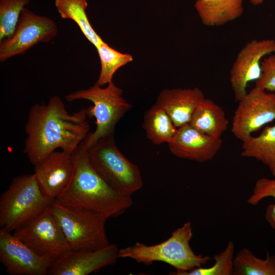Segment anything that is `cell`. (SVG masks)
Returning <instances> with one entry per match:
<instances>
[{
	"mask_svg": "<svg viewBox=\"0 0 275 275\" xmlns=\"http://www.w3.org/2000/svg\"><path fill=\"white\" fill-rule=\"evenodd\" d=\"M88 117L87 108L69 113L58 96L46 104L33 105L25 126L24 153L35 165L59 149L74 153L89 134Z\"/></svg>",
	"mask_w": 275,
	"mask_h": 275,
	"instance_id": "1",
	"label": "cell"
},
{
	"mask_svg": "<svg viewBox=\"0 0 275 275\" xmlns=\"http://www.w3.org/2000/svg\"><path fill=\"white\" fill-rule=\"evenodd\" d=\"M74 155L72 178L54 202L68 207L91 212L106 220L121 215L131 206V196L115 189L93 167L84 141Z\"/></svg>",
	"mask_w": 275,
	"mask_h": 275,
	"instance_id": "2",
	"label": "cell"
},
{
	"mask_svg": "<svg viewBox=\"0 0 275 275\" xmlns=\"http://www.w3.org/2000/svg\"><path fill=\"white\" fill-rule=\"evenodd\" d=\"M193 236L191 223L187 222L172 232L165 241L148 245L141 242L119 249L118 257L129 258L145 265L156 261L164 262L176 271L170 274L184 275L206 264L211 258L195 254L189 242Z\"/></svg>",
	"mask_w": 275,
	"mask_h": 275,
	"instance_id": "3",
	"label": "cell"
},
{
	"mask_svg": "<svg viewBox=\"0 0 275 275\" xmlns=\"http://www.w3.org/2000/svg\"><path fill=\"white\" fill-rule=\"evenodd\" d=\"M53 201L43 193L34 173L14 178L0 197L1 229L15 231L33 220Z\"/></svg>",
	"mask_w": 275,
	"mask_h": 275,
	"instance_id": "4",
	"label": "cell"
},
{
	"mask_svg": "<svg viewBox=\"0 0 275 275\" xmlns=\"http://www.w3.org/2000/svg\"><path fill=\"white\" fill-rule=\"evenodd\" d=\"M122 90L112 81L103 88L96 83L87 89L69 93L65 96L68 101L86 99L93 102L87 109L89 117L95 118L96 128L84 141L89 149L103 138L114 133L118 121L132 107L122 97Z\"/></svg>",
	"mask_w": 275,
	"mask_h": 275,
	"instance_id": "5",
	"label": "cell"
},
{
	"mask_svg": "<svg viewBox=\"0 0 275 275\" xmlns=\"http://www.w3.org/2000/svg\"><path fill=\"white\" fill-rule=\"evenodd\" d=\"M88 149L93 167L115 189L132 196L142 188L143 181L139 168L119 151L114 133L102 138Z\"/></svg>",
	"mask_w": 275,
	"mask_h": 275,
	"instance_id": "6",
	"label": "cell"
},
{
	"mask_svg": "<svg viewBox=\"0 0 275 275\" xmlns=\"http://www.w3.org/2000/svg\"><path fill=\"white\" fill-rule=\"evenodd\" d=\"M51 208L71 250H97L110 243L105 231L106 219L54 201Z\"/></svg>",
	"mask_w": 275,
	"mask_h": 275,
	"instance_id": "7",
	"label": "cell"
},
{
	"mask_svg": "<svg viewBox=\"0 0 275 275\" xmlns=\"http://www.w3.org/2000/svg\"><path fill=\"white\" fill-rule=\"evenodd\" d=\"M51 204L13 234L39 255L54 262L71 250L52 213Z\"/></svg>",
	"mask_w": 275,
	"mask_h": 275,
	"instance_id": "8",
	"label": "cell"
},
{
	"mask_svg": "<svg viewBox=\"0 0 275 275\" xmlns=\"http://www.w3.org/2000/svg\"><path fill=\"white\" fill-rule=\"evenodd\" d=\"M238 102L231 131L239 140L243 141L275 120V92L255 86Z\"/></svg>",
	"mask_w": 275,
	"mask_h": 275,
	"instance_id": "9",
	"label": "cell"
},
{
	"mask_svg": "<svg viewBox=\"0 0 275 275\" xmlns=\"http://www.w3.org/2000/svg\"><path fill=\"white\" fill-rule=\"evenodd\" d=\"M57 33V24L52 19L24 7L13 35L0 41L1 62L23 53L37 43L50 41Z\"/></svg>",
	"mask_w": 275,
	"mask_h": 275,
	"instance_id": "10",
	"label": "cell"
},
{
	"mask_svg": "<svg viewBox=\"0 0 275 275\" xmlns=\"http://www.w3.org/2000/svg\"><path fill=\"white\" fill-rule=\"evenodd\" d=\"M0 261L12 275H46L53 261L37 254L11 232L0 229Z\"/></svg>",
	"mask_w": 275,
	"mask_h": 275,
	"instance_id": "11",
	"label": "cell"
},
{
	"mask_svg": "<svg viewBox=\"0 0 275 275\" xmlns=\"http://www.w3.org/2000/svg\"><path fill=\"white\" fill-rule=\"evenodd\" d=\"M275 52V40L253 39L238 52L230 71V81L235 100L239 101L247 93L248 84L257 80L262 71L264 56Z\"/></svg>",
	"mask_w": 275,
	"mask_h": 275,
	"instance_id": "12",
	"label": "cell"
},
{
	"mask_svg": "<svg viewBox=\"0 0 275 275\" xmlns=\"http://www.w3.org/2000/svg\"><path fill=\"white\" fill-rule=\"evenodd\" d=\"M119 249L115 244L97 250L73 251L54 261L50 275H88L103 267L114 264L118 257Z\"/></svg>",
	"mask_w": 275,
	"mask_h": 275,
	"instance_id": "13",
	"label": "cell"
},
{
	"mask_svg": "<svg viewBox=\"0 0 275 275\" xmlns=\"http://www.w3.org/2000/svg\"><path fill=\"white\" fill-rule=\"evenodd\" d=\"M34 166V174L43 193L53 201L73 175L74 155L62 150L50 153Z\"/></svg>",
	"mask_w": 275,
	"mask_h": 275,
	"instance_id": "14",
	"label": "cell"
},
{
	"mask_svg": "<svg viewBox=\"0 0 275 275\" xmlns=\"http://www.w3.org/2000/svg\"><path fill=\"white\" fill-rule=\"evenodd\" d=\"M222 143L221 138L203 133L187 124L178 128L176 136L168 146L176 157L202 163L211 160Z\"/></svg>",
	"mask_w": 275,
	"mask_h": 275,
	"instance_id": "15",
	"label": "cell"
},
{
	"mask_svg": "<svg viewBox=\"0 0 275 275\" xmlns=\"http://www.w3.org/2000/svg\"><path fill=\"white\" fill-rule=\"evenodd\" d=\"M204 98L203 92L197 87L177 88L163 90L156 103L167 112L178 128L189 123L194 112Z\"/></svg>",
	"mask_w": 275,
	"mask_h": 275,
	"instance_id": "16",
	"label": "cell"
},
{
	"mask_svg": "<svg viewBox=\"0 0 275 275\" xmlns=\"http://www.w3.org/2000/svg\"><path fill=\"white\" fill-rule=\"evenodd\" d=\"M243 0H197L195 8L202 23L207 26L223 25L240 17Z\"/></svg>",
	"mask_w": 275,
	"mask_h": 275,
	"instance_id": "17",
	"label": "cell"
},
{
	"mask_svg": "<svg viewBox=\"0 0 275 275\" xmlns=\"http://www.w3.org/2000/svg\"><path fill=\"white\" fill-rule=\"evenodd\" d=\"M189 124L203 133L221 138L227 130L229 121L221 106L205 98L196 109Z\"/></svg>",
	"mask_w": 275,
	"mask_h": 275,
	"instance_id": "18",
	"label": "cell"
},
{
	"mask_svg": "<svg viewBox=\"0 0 275 275\" xmlns=\"http://www.w3.org/2000/svg\"><path fill=\"white\" fill-rule=\"evenodd\" d=\"M242 142L241 156L261 161L275 176V124L265 127L259 135H251Z\"/></svg>",
	"mask_w": 275,
	"mask_h": 275,
	"instance_id": "19",
	"label": "cell"
},
{
	"mask_svg": "<svg viewBox=\"0 0 275 275\" xmlns=\"http://www.w3.org/2000/svg\"><path fill=\"white\" fill-rule=\"evenodd\" d=\"M143 127L147 138L155 145L168 144L178 131L167 112L156 103L145 112Z\"/></svg>",
	"mask_w": 275,
	"mask_h": 275,
	"instance_id": "20",
	"label": "cell"
},
{
	"mask_svg": "<svg viewBox=\"0 0 275 275\" xmlns=\"http://www.w3.org/2000/svg\"><path fill=\"white\" fill-rule=\"evenodd\" d=\"M54 4L61 17L73 20L87 39L96 48L104 42L88 19L86 12L88 7L87 0H55Z\"/></svg>",
	"mask_w": 275,
	"mask_h": 275,
	"instance_id": "21",
	"label": "cell"
},
{
	"mask_svg": "<svg viewBox=\"0 0 275 275\" xmlns=\"http://www.w3.org/2000/svg\"><path fill=\"white\" fill-rule=\"evenodd\" d=\"M233 274L275 275V255L267 253L266 259H262L244 248L237 252L234 258Z\"/></svg>",
	"mask_w": 275,
	"mask_h": 275,
	"instance_id": "22",
	"label": "cell"
},
{
	"mask_svg": "<svg viewBox=\"0 0 275 275\" xmlns=\"http://www.w3.org/2000/svg\"><path fill=\"white\" fill-rule=\"evenodd\" d=\"M96 49L100 59L101 69L96 83L101 87L113 81L115 72L121 67L133 61L131 54L120 52L104 42Z\"/></svg>",
	"mask_w": 275,
	"mask_h": 275,
	"instance_id": "23",
	"label": "cell"
},
{
	"mask_svg": "<svg viewBox=\"0 0 275 275\" xmlns=\"http://www.w3.org/2000/svg\"><path fill=\"white\" fill-rule=\"evenodd\" d=\"M30 0H0V41L14 34L20 14Z\"/></svg>",
	"mask_w": 275,
	"mask_h": 275,
	"instance_id": "24",
	"label": "cell"
},
{
	"mask_svg": "<svg viewBox=\"0 0 275 275\" xmlns=\"http://www.w3.org/2000/svg\"><path fill=\"white\" fill-rule=\"evenodd\" d=\"M234 244L228 242L226 248L222 252L214 256V264L207 268H196L184 275H231L234 267Z\"/></svg>",
	"mask_w": 275,
	"mask_h": 275,
	"instance_id": "25",
	"label": "cell"
},
{
	"mask_svg": "<svg viewBox=\"0 0 275 275\" xmlns=\"http://www.w3.org/2000/svg\"><path fill=\"white\" fill-rule=\"evenodd\" d=\"M268 197L275 199V179L263 177L257 180L253 194L247 202L252 205H256L262 199ZM265 217L270 227L275 230V203L267 207Z\"/></svg>",
	"mask_w": 275,
	"mask_h": 275,
	"instance_id": "26",
	"label": "cell"
},
{
	"mask_svg": "<svg viewBox=\"0 0 275 275\" xmlns=\"http://www.w3.org/2000/svg\"><path fill=\"white\" fill-rule=\"evenodd\" d=\"M261 74L255 87L269 92H275V55L263 58L261 63Z\"/></svg>",
	"mask_w": 275,
	"mask_h": 275,
	"instance_id": "27",
	"label": "cell"
},
{
	"mask_svg": "<svg viewBox=\"0 0 275 275\" xmlns=\"http://www.w3.org/2000/svg\"><path fill=\"white\" fill-rule=\"evenodd\" d=\"M264 0H250V3L254 5H259L263 2Z\"/></svg>",
	"mask_w": 275,
	"mask_h": 275,
	"instance_id": "28",
	"label": "cell"
}]
</instances>
